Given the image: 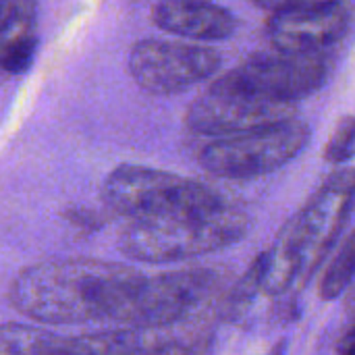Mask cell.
<instances>
[{
	"instance_id": "8fae6325",
	"label": "cell",
	"mask_w": 355,
	"mask_h": 355,
	"mask_svg": "<svg viewBox=\"0 0 355 355\" xmlns=\"http://www.w3.org/2000/svg\"><path fill=\"white\" fill-rule=\"evenodd\" d=\"M152 19L162 31L191 40L218 42L237 31L235 15L214 0H158Z\"/></svg>"
},
{
	"instance_id": "e0dca14e",
	"label": "cell",
	"mask_w": 355,
	"mask_h": 355,
	"mask_svg": "<svg viewBox=\"0 0 355 355\" xmlns=\"http://www.w3.org/2000/svg\"><path fill=\"white\" fill-rule=\"evenodd\" d=\"M258 6L270 10V12H281V10H293V8H308V6H322V4H333V2H345V0H254Z\"/></svg>"
},
{
	"instance_id": "2e32d148",
	"label": "cell",
	"mask_w": 355,
	"mask_h": 355,
	"mask_svg": "<svg viewBox=\"0 0 355 355\" xmlns=\"http://www.w3.org/2000/svg\"><path fill=\"white\" fill-rule=\"evenodd\" d=\"M352 156H354V119L347 114L339 121L337 129L333 131L324 150V158L333 164H341L347 162Z\"/></svg>"
},
{
	"instance_id": "3957f363",
	"label": "cell",
	"mask_w": 355,
	"mask_h": 355,
	"mask_svg": "<svg viewBox=\"0 0 355 355\" xmlns=\"http://www.w3.org/2000/svg\"><path fill=\"white\" fill-rule=\"evenodd\" d=\"M250 231V218L239 208L223 206L204 214L133 220L119 248L133 260L166 264L214 254L239 243Z\"/></svg>"
},
{
	"instance_id": "9a60e30c",
	"label": "cell",
	"mask_w": 355,
	"mask_h": 355,
	"mask_svg": "<svg viewBox=\"0 0 355 355\" xmlns=\"http://www.w3.org/2000/svg\"><path fill=\"white\" fill-rule=\"evenodd\" d=\"M354 235L349 233V235L341 241L337 256L333 258V262H331V264L327 266V270H324V277H322L320 287H318V289H320V291H318L320 300L333 302V300H337V297L349 287V283H352V279H354Z\"/></svg>"
},
{
	"instance_id": "7a4b0ae2",
	"label": "cell",
	"mask_w": 355,
	"mask_h": 355,
	"mask_svg": "<svg viewBox=\"0 0 355 355\" xmlns=\"http://www.w3.org/2000/svg\"><path fill=\"white\" fill-rule=\"evenodd\" d=\"M352 204L354 171L345 168L331 175L308 204L283 227L277 243L268 252V268L262 287L266 295H283L312 279L349 220Z\"/></svg>"
},
{
	"instance_id": "4fadbf2b",
	"label": "cell",
	"mask_w": 355,
	"mask_h": 355,
	"mask_svg": "<svg viewBox=\"0 0 355 355\" xmlns=\"http://www.w3.org/2000/svg\"><path fill=\"white\" fill-rule=\"evenodd\" d=\"M0 354H69V337L40 327L0 324Z\"/></svg>"
},
{
	"instance_id": "5bb4252c",
	"label": "cell",
	"mask_w": 355,
	"mask_h": 355,
	"mask_svg": "<svg viewBox=\"0 0 355 355\" xmlns=\"http://www.w3.org/2000/svg\"><path fill=\"white\" fill-rule=\"evenodd\" d=\"M266 268H268V252L260 254L250 268L243 272V277L239 279V283L225 295L223 306H220V314L229 320H237L239 316L245 314V310L252 306V302L256 300V295L262 291L264 287V277H266Z\"/></svg>"
},
{
	"instance_id": "8992f818",
	"label": "cell",
	"mask_w": 355,
	"mask_h": 355,
	"mask_svg": "<svg viewBox=\"0 0 355 355\" xmlns=\"http://www.w3.org/2000/svg\"><path fill=\"white\" fill-rule=\"evenodd\" d=\"M223 289V275L210 268L164 272L141 279L116 308L112 320L135 329H164L185 324L210 306Z\"/></svg>"
},
{
	"instance_id": "7c38bea8",
	"label": "cell",
	"mask_w": 355,
	"mask_h": 355,
	"mask_svg": "<svg viewBox=\"0 0 355 355\" xmlns=\"http://www.w3.org/2000/svg\"><path fill=\"white\" fill-rule=\"evenodd\" d=\"M37 48V2L0 0V73H21Z\"/></svg>"
},
{
	"instance_id": "ac0fdd59",
	"label": "cell",
	"mask_w": 355,
	"mask_h": 355,
	"mask_svg": "<svg viewBox=\"0 0 355 355\" xmlns=\"http://www.w3.org/2000/svg\"><path fill=\"white\" fill-rule=\"evenodd\" d=\"M354 343H355V335H354V331L349 329V331L345 333V337L339 341V345H337V352L343 355L354 354Z\"/></svg>"
},
{
	"instance_id": "5b68a950",
	"label": "cell",
	"mask_w": 355,
	"mask_h": 355,
	"mask_svg": "<svg viewBox=\"0 0 355 355\" xmlns=\"http://www.w3.org/2000/svg\"><path fill=\"white\" fill-rule=\"evenodd\" d=\"M310 137V125L293 116L216 137L200 152V164L223 179H254L289 164Z\"/></svg>"
},
{
	"instance_id": "277c9868",
	"label": "cell",
	"mask_w": 355,
	"mask_h": 355,
	"mask_svg": "<svg viewBox=\"0 0 355 355\" xmlns=\"http://www.w3.org/2000/svg\"><path fill=\"white\" fill-rule=\"evenodd\" d=\"M102 196L114 212L131 220L204 214L227 206L225 198L206 183L141 164L116 166L106 177Z\"/></svg>"
},
{
	"instance_id": "9c48e42d",
	"label": "cell",
	"mask_w": 355,
	"mask_h": 355,
	"mask_svg": "<svg viewBox=\"0 0 355 355\" xmlns=\"http://www.w3.org/2000/svg\"><path fill=\"white\" fill-rule=\"evenodd\" d=\"M293 116H297V106L291 102L266 100L245 92L210 85L208 92L189 104L185 123L198 135L220 137Z\"/></svg>"
},
{
	"instance_id": "30bf717a",
	"label": "cell",
	"mask_w": 355,
	"mask_h": 355,
	"mask_svg": "<svg viewBox=\"0 0 355 355\" xmlns=\"http://www.w3.org/2000/svg\"><path fill=\"white\" fill-rule=\"evenodd\" d=\"M349 8L343 2L272 12L266 25L275 50L327 52L349 33Z\"/></svg>"
},
{
	"instance_id": "6da1fadb",
	"label": "cell",
	"mask_w": 355,
	"mask_h": 355,
	"mask_svg": "<svg viewBox=\"0 0 355 355\" xmlns=\"http://www.w3.org/2000/svg\"><path fill=\"white\" fill-rule=\"evenodd\" d=\"M141 279V272L116 262L48 260L23 268L10 283L8 300L19 314L44 324L112 320Z\"/></svg>"
},
{
	"instance_id": "52a82bcc",
	"label": "cell",
	"mask_w": 355,
	"mask_h": 355,
	"mask_svg": "<svg viewBox=\"0 0 355 355\" xmlns=\"http://www.w3.org/2000/svg\"><path fill=\"white\" fill-rule=\"evenodd\" d=\"M333 62L324 52H270L254 54L239 67L220 75L212 85L237 89L277 102L297 104L327 85Z\"/></svg>"
},
{
	"instance_id": "ba28073f",
	"label": "cell",
	"mask_w": 355,
	"mask_h": 355,
	"mask_svg": "<svg viewBox=\"0 0 355 355\" xmlns=\"http://www.w3.org/2000/svg\"><path fill=\"white\" fill-rule=\"evenodd\" d=\"M220 64L218 50L175 40H139L129 52L133 81L156 96L181 94L212 77Z\"/></svg>"
}]
</instances>
